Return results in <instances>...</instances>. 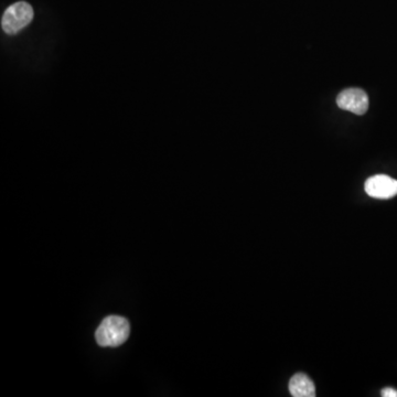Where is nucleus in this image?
<instances>
[{"mask_svg":"<svg viewBox=\"0 0 397 397\" xmlns=\"http://www.w3.org/2000/svg\"><path fill=\"white\" fill-rule=\"evenodd\" d=\"M34 19V9L25 1H18L6 9L1 18L3 30L8 34H16L25 28Z\"/></svg>","mask_w":397,"mask_h":397,"instance_id":"2","label":"nucleus"},{"mask_svg":"<svg viewBox=\"0 0 397 397\" xmlns=\"http://www.w3.org/2000/svg\"><path fill=\"white\" fill-rule=\"evenodd\" d=\"M336 104L343 111H351L353 114L363 115L369 109V96L363 89H347L338 95Z\"/></svg>","mask_w":397,"mask_h":397,"instance_id":"3","label":"nucleus"},{"mask_svg":"<svg viewBox=\"0 0 397 397\" xmlns=\"http://www.w3.org/2000/svg\"><path fill=\"white\" fill-rule=\"evenodd\" d=\"M129 332L131 327L127 319L120 316H109L95 332V339L100 347H116L126 342Z\"/></svg>","mask_w":397,"mask_h":397,"instance_id":"1","label":"nucleus"},{"mask_svg":"<svg viewBox=\"0 0 397 397\" xmlns=\"http://www.w3.org/2000/svg\"><path fill=\"white\" fill-rule=\"evenodd\" d=\"M289 391L294 397H314L316 387L308 375L298 373L292 376L289 382Z\"/></svg>","mask_w":397,"mask_h":397,"instance_id":"5","label":"nucleus"},{"mask_svg":"<svg viewBox=\"0 0 397 397\" xmlns=\"http://www.w3.org/2000/svg\"><path fill=\"white\" fill-rule=\"evenodd\" d=\"M365 192L375 199H391L397 195V180L389 175H376L367 179Z\"/></svg>","mask_w":397,"mask_h":397,"instance_id":"4","label":"nucleus"},{"mask_svg":"<svg viewBox=\"0 0 397 397\" xmlns=\"http://www.w3.org/2000/svg\"><path fill=\"white\" fill-rule=\"evenodd\" d=\"M382 396L384 397H397L396 389H391V387H386L382 389Z\"/></svg>","mask_w":397,"mask_h":397,"instance_id":"6","label":"nucleus"}]
</instances>
